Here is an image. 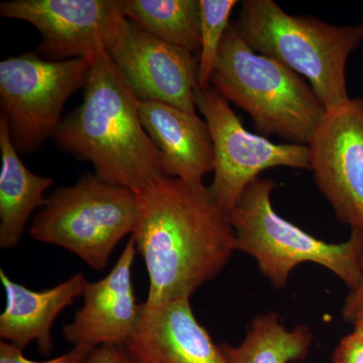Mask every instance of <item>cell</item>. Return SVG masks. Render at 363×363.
Returning a JSON list of instances; mask_svg holds the SVG:
<instances>
[{
  "mask_svg": "<svg viewBox=\"0 0 363 363\" xmlns=\"http://www.w3.org/2000/svg\"><path fill=\"white\" fill-rule=\"evenodd\" d=\"M138 104L111 55L104 52L91 63L82 104L62 119L52 138L60 150L90 162L102 180L138 192L164 176Z\"/></svg>",
  "mask_w": 363,
  "mask_h": 363,
  "instance_id": "7a4b0ae2",
  "label": "cell"
},
{
  "mask_svg": "<svg viewBox=\"0 0 363 363\" xmlns=\"http://www.w3.org/2000/svg\"><path fill=\"white\" fill-rule=\"evenodd\" d=\"M124 16L164 42L200 50V0H124Z\"/></svg>",
  "mask_w": 363,
  "mask_h": 363,
  "instance_id": "ac0fdd59",
  "label": "cell"
},
{
  "mask_svg": "<svg viewBox=\"0 0 363 363\" xmlns=\"http://www.w3.org/2000/svg\"><path fill=\"white\" fill-rule=\"evenodd\" d=\"M136 252L130 238L111 271L99 281L86 284L82 307L64 327L66 341L92 348L130 342L143 308V303L136 302L133 284Z\"/></svg>",
  "mask_w": 363,
  "mask_h": 363,
  "instance_id": "7c38bea8",
  "label": "cell"
},
{
  "mask_svg": "<svg viewBox=\"0 0 363 363\" xmlns=\"http://www.w3.org/2000/svg\"><path fill=\"white\" fill-rule=\"evenodd\" d=\"M108 54L138 100L196 112L198 61L192 52L160 40L126 18Z\"/></svg>",
  "mask_w": 363,
  "mask_h": 363,
  "instance_id": "8fae6325",
  "label": "cell"
},
{
  "mask_svg": "<svg viewBox=\"0 0 363 363\" xmlns=\"http://www.w3.org/2000/svg\"><path fill=\"white\" fill-rule=\"evenodd\" d=\"M238 0H200V56L198 88L209 87L222 40L230 26V16Z\"/></svg>",
  "mask_w": 363,
  "mask_h": 363,
  "instance_id": "d6986e66",
  "label": "cell"
},
{
  "mask_svg": "<svg viewBox=\"0 0 363 363\" xmlns=\"http://www.w3.org/2000/svg\"><path fill=\"white\" fill-rule=\"evenodd\" d=\"M353 327H354V330H353V333L357 334L358 337L362 339L363 341V312L362 314L358 315L357 319L352 322Z\"/></svg>",
  "mask_w": 363,
  "mask_h": 363,
  "instance_id": "cb8c5ba5",
  "label": "cell"
},
{
  "mask_svg": "<svg viewBox=\"0 0 363 363\" xmlns=\"http://www.w3.org/2000/svg\"><path fill=\"white\" fill-rule=\"evenodd\" d=\"M135 193L138 217L131 238L149 274L145 303L190 298L236 252L229 213L203 182L164 176Z\"/></svg>",
  "mask_w": 363,
  "mask_h": 363,
  "instance_id": "6da1fadb",
  "label": "cell"
},
{
  "mask_svg": "<svg viewBox=\"0 0 363 363\" xmlns=\"http://www.w3.org/2000/svg\"><path fill=\"white\" fill-rule=\"evenodd\" d=\"M332 363H363V341L351 333L341 339L333 353Z\"/></svg>",
  "mask_w": 363,
  "mask_h": 363,
  "instance_id": "44dd1931",
  "label": "cell"
},
{
  "mask_svg": "<svg viewBox=\"0 0 363 363\" xmlns=\"http://www.w3.org/2000/svg\"><path fill=\"white\" fill-rule=\"evenodd\" d=\"M0 281L6 295V309L0 316V338L21 350L37 342L40 354H51L52 325L75 298L82 297L88 283L84 274L76 272L63 283L44 291H33L16 283L2 269Z\"/></svg>",
  "mask_w": 363,
  "mask_h": 363,
  "instance_id": "9a60e30c",
  "label": "cell"
},
{
  "mask_svg": "<svg viewBox=\"0 0 363 363\" xmlns=\"http://www.w3.org/2000/svg\"><path fill=\"white\" fill-rule=\"evenodd\" d=\"M0 14L39 30L42 58L90 63L109 51L126 21L124 0H11L0 4Z\"/></svg>",
  "mask_w": 363,
  "mask_h": 363,
  "instance_id": "9c48e42d",
  "label": "cell"
},
{
  "mask_svg": "<svg viewBox=\"0 0 363 363\" xmlns=\"http://www.w3.org/2000/svg\"><path fill=\"white\" fill-rule=\"evenodd\" d=\"M92 347L84 345L73 346L71 350L45 362H35L23 355V350L13 344L0 342V363H83L92 351Z\"/></svg>",
  "mask_w": 363,
  "mask_h": 363,
  "instance_id": "ffe728a7",
  "label": "cell"
},
{
  "mask_svg": "<svg viewBox=\"0 0 363 363\" xmlns=\"http://www.w3.org/2000/svg\"><path fill=\"white\" fill-rule=\"evenodd\" d=\"M0 247L13 250L25 233L33 212L47 204L45 193L54 180L26 168L9 135V121L0 116Z\"/></svg>",
  "mask_w": 363,
  "mask_h": 363,
  "instance_id": "2e32d148",
  "label": "cell"
},
{
  "mask_svg": "<svg viewBox=\"0 0 363 363\" xmlns=\"http://www.w3.org/2000/svg\"><path fill=\"white\" fill-rule=\"evenodd\" d=\"M83 363H135L125 346L102 345L93 348Z\"/></svg>",
  "mask_w": 363,
  "mask_h": 363,
  "instance_id": "7402d4cb",
  "label": "cell"
},
{
  "mask_svg": "<svg viewBox=\"0 0 363 363\" xmlns=\"http://www.w3.org/2000/svg\"><path fill=\"white\" fill-rule=\"evenodd\" d=\"M196 105L213 143L214 178L210 191L230 213L253 181L266 169L285 167L310 169L308 145L274 143L245 130L225 98L212 86L196 89Z\"/></svg>",
  "mask_w": 363,
  "mask_h": 363,
  "instance_id": "ba28073f",
  "label": "cell"
},
{
  "mask_svg": "<svg viewBox=\"0 0 363 363\" xmlns=\"http://www.w3.org/2000/svg\"><path fill=\"white\" fill-rule=\"evenodd\" d=\"M126 350L135 363H228L220 345L196 319L190 298L143 303Z\"/></svg>",
  "mask_w": 363,
  "mask_h": 363,
  "instance_id": "4fadbf2b",
  "label": "cell"
},
{
  "mask_svg": "<svg viewBox=\"0 0 363 363\" xmlns=\"http://www.w3.org/2000/svg\"><path fill=\"white\" fill-rule=\"evenodd\" d=\"M277 183L259 178L229 213L236 250L257 260L259 271L276 289H283L295 267L314 262L326 267L350 290L359 281L363 233L351 230L348 240L328 243L279 216L272 204Z\"/></svg>",
  "mask_w": 363,
  "mask_h": 363,
  "instance_id": "5b68a950",
  "label": "cell"
},
{
  "mask_svg": "<svg viewBox=\"0 0 363 363\" xmlns=\"http://www.w3.org/2000/svg\"><path fill=\"white\" fill-rule=\"evenodd\" d=\"M363 312V250L360 262V277L357 285L351 289L344 301L342 315L346 322L352 323Z\"/></svg>",
  "mask_w": 363,
  "mask_h": 363,
  "instance_id": "603a6c76",
  "label": "cell"
},
{
  "mask_svg": "<svg viewBox=\"0 0 363 363\" xmlns=\"http://www.w3.org/2000/svg\"><path fill=\"white\" fill-rule=\"evenodd\" d=\"M138 107L143 128L161 155L164 176L203 182L213 172V143L205 119L162 102L138 100Z\"/></svg>",
  "mask_w": 363,
  "mask_h": 363,
  "instance_id": "5bb4252c",
  "label": "cell"
},
{
  "mask_svg": "<svg viewBox=\"0 0 363 363\" xmlns=\"http://www.w3.org/2000/svg\"><path fill=\"white\" fill-rule=\"evenodd\" d=\"M91 63L85 59L50 61L26 52L0 63V105L20 154L35 152L61 123L67 100L85 85Z\"/></svg>",
  "mask_w": 363,
  "mask_h": 363,
  "instance_id": "52a82bcc",
  "label": "cell"
},
{
  "mask_svg": "<svg viewBox=\"0 0 363 363\" xmlns=\"http://www.w3.org/2000/svg\"><path fill=\"white\" fill-rule=\"evenodd\" d=\"M307 145L320 193L341 223L363 233V98L326 111Z\"/></svg>",
  "mask_w": 363,
  "mask_h": 363,
  "instance_id": "30bf717a",
  "label": "cell"
},
{
  "mask_svg": "<svg viewBox=\"0 0 363 363\" xmlns=\"http://www.w3.org/2000/svg\"><path fill=\"white\" fill-rule=\"evenodd\" d=\"M234 23L252 50L307 79L326 111L350 99L346 66L363 43V23L335 26L292 16L274 0H245Z\"/></svg>",
  "mask_w": 363,
  "mask_h": 363,
  "instance_id": "277c9868",
  "label": "cell"
},
{
  "mask_svg": "<svg viewBox=\"0 0 363 363\" xmlns=\"http://www.w3.org/2000/svg\"><path fill=\"white\" fill-rule=\"evenodd\" d=\"M138 200L130 189L81 176L56 189L30 227L33 240L65 248L95 271H104L116 245L133 233Z\"/></svg>",
  "mask_w": 363,
  "mask_h": 363,
  "instance_id": "8992f818",
  "label": "cell"
},
{
  "mask_svg": "<svg viewBox=\"0 0 363 363\" xmlns=\"http://www.w3.org/2000/svg\"><path fill=\"white\" fill-rule=\"evenodd\" d=\"M210 86L252 117L264 135L307 145L326 109L304 78L255 52L231 23L222 40Z\"/></svg>",
  "mask_w": 363,
  "mask_h": 363,
  "instance_id": "3957f363",
  "label": "cell"
},
{
  "mask_svg": "<svg viewBox=\"0 0 363 363\" xmlns=\"http://www.w3.org/2000/svg\"><path fill=\"white\" fill-rule=\"evenodd\" d=\"M312 340L308 327L301 325L289 330L278 315L269 312L255 318L240 345L220 346L228 363H290L307 357Z\"/></svg>",
  "mask_w": 363,
  "mask_h": 363,
  "instance_id": "e0dca14e",
  "label": "cell"
}]
</instances>
